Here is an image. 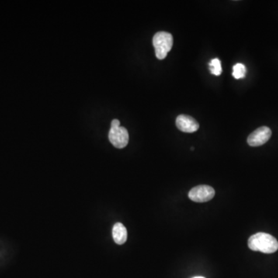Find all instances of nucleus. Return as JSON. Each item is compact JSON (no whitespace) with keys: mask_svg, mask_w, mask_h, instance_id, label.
I'll return each instance as SVG.
<instances>
[{"mask_svg":"<svg viewBox=\"0 0 278 278\" xmlns=\"http://www.w3.org/2000/svg\"><path fill=\"white\" fill-rule=\"evenodd\" d=\"M248 247L254 251L273 254L278 250V241L271 234L258 233L250 237Z\"/></svg>","mask_w":278,"mask_h":278,"instance_id":"nucleus-1","label":"nucleus"},{"mask_svg":"<svg viewBox=\"0 0 278 278\" xmlns=\"http://www.w3.org/2000/svg\"><path fill=\"white\" fill-rule=\"evenodd\" d=\"M152 43L157 58L163 60L173 46V37L171 33L161 31L154 34Z\"/></svg>","mask_w":278,"mask_h":278,"instance_id":"nucleus-2","label":"nucleus"},{"mask_svg":"<svg viewBox=\"0 0 278 278\" xmlns=\"http://www.w3.org/2000/svg\"><path fill=\"white\" fill-rule=\"evenodd\" d=\"M214 196V189L206 185H198L192 188L189 192V199L196 203H206L211 200Z\"/></svg>","mask_w":278,"mask_h":278,"instance_id":"nucleus-3","label":"nucleus"},{"mask_svg":"<svg viewBox=\"0 0 278 278\" xmlns=\"http://www.w3.org/2000/svg\"><path fill=\"white\" fill-rule=\"evenodd\" d=\"M108 139L115 148H125L129 144V132L126 128L121 127V126L111 127L110 132L108 134Z\"/></svg>","mask_w":278,"mask_h":278,"instance_id":"nucleus-4","label":"nucleus"},{"mask_svg":"<svg viewBox=\"0 0 278 278\" xmlns=\"http://www.w3.org/2000/svg\"><path fill=\"white\" fill-rule=\"evenodd\" d=\"M272 132L266 126L258 128L247 138V143L251 147H258L268 142L272 137Z\"/></svg>","mask_w":278,"mask_h":278,"instance_id":"nucleus-5","label":"nucleus"},{"mask_svg":"<svg viewBox=\"0 0 278 278\" xmlns=\"http://www.w3.org/2000/svg\"><path fill=\"white\" fill-rule=\"evenodd\" d=\"M175 125L179 130L185 133H195L199 128V123L196 119L185 115H179L177 117Z\"/></svg>","mask_w":278,"mask_h":278,"instance_id":"nucleus-6","label":"nucleus"},{"mask_svg":"<svg viewBox=\"0 0 278 278\" xmlns=\"http://www.w3.org/2000/svg\"><path fill=\"white\" fill-rule=\"evenodd\" d=\"M114 241L119 245H122L127 241L128 233L126 227L122 223H118L114 226L112 230Z\"/></svg>","mask_w":278,"mask_h":278,"instance_id":"nucleus-7","label":"nucleus"},{"mask_svg":"<svg viewBox=\"0 0 278 278\" xmlns=\"http://www.w3.org/2000/svg\"><path fill=\"white\" fill-rule=\"evenodd\" d=\"M247 74V68L243 64H237L233 67V76L235 79L244 78Z\"/></svg>","mask_w":278,"mask_h":278,"instance_id":"nucleus-8","label":"nucleus"},{"mask_svg":"<svg viewBox=\"0 0 278 278\" xmlns=\"http://www.w3.org/2000/svg\"><path fill=\"white\" fill-rule=\"evenodd\" d=\"M210 70L212 74L220 76L222 74L221 62L218 58H214L210 61Z\"/></svg>","mask_w":278,"mask_h":278,"instance_id":"nucleus-9","label":"nucleus"},{"mask_svg":"<svg viewBox=\"0 0 278 278\" xmlns=\"http://www.w3.org/2000/svg\"><path fill=\"white\" fill-rule=\"evenodd\" d=\"M120 126V122L118 119H114L112 122V127H119Z\"/></svg>","mask_w":278,"mask_h":278,"instance_id":"nucleus-10","label":"nucleus"},{"mask_svg":"<svg viewBox=\"0 0 278 278\" xmlns=\"http://www.w3.org/2000/svg\"><path fill=\"white\" fill-rule=\"evenodd\" d=\"M203 278V277H195V278Z\"/></svg>","mask_w":278,"mask_h":278,"instance_id":"nucleus-11","label":"nucleus"}]
</instances>
